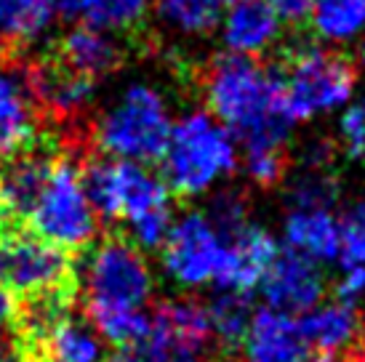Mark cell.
I'll use <instances>...</instances> for the list:
<instances>
[{"label": "cell", "instance_id": "cell-1", "mask_svg": "<svg viewBox=\"0 0 365 362\" xmlns=\"http://www.w3.org/2000/svg\"><path fill=\"white\" fill-rule=\"evenodd\" d=\"M205 104L216 120L245 150H285L291 125L283 93V75L243 53H219L203 75Z\"/></svg>", "mask_w": 365, "mask_h": 362}, {"label": "cell", "instance_id": "cell-2", "mask_svg": "<svg viewBox=\"0 0 365 362\" xmlns=\"http://www.w3.org/2000/svg\"><path fill=\"white\" fill-rule=\"evenodd\" d=\"M163 181L168 190L195 197L237 168L235 136L211 112H190L173 123L168 147L163 152Z\"/></svg>", "mask_w": 365, "mask_h": 362}, {"label": "cell", "instance_id": "cell-3", "mask_svg": "<svg viewBox=\"0 0 365 362\" xmlns=\"http://www.w3.org/2000/svg\"><path fill=\"white\" fill-rule=\"evenodd\" d=\"M171 112L163 93L147 83H133L96 123V144L118 160H160L171 139Z\"/></svg>", "mask_w": 365, "mask_h": 362}, {"label": "cell", "instance_id": "cell-4", "mask_svg": "<svg viewBox=\"0 0 365 362\" xmlns=\"http://www.w3.org/2000/svg\"><path fill=\"white\" fill-rule=\"evenodd\" d=\"M280 75L285 110L294 123L312 120L349 104L357 83L352 61L314 43H296L288 51L285 70Z\"/></svg>", "mask_w": 365, "mask_h": 362}, {"label": "cell", "instance_id": "cell-5", "mask_svg": "<svg viewBox=\"0 0 365 362\" xmlns=\"http://www.w3.org/2000/svg\"><path fill=\"white\" fill-rule=\"evenodd\" d=\"M32 232L61 251H81L99 232V216L83 190L81 168L70 157H56L38 200L27 213Z\"/></svg>", "mask_w": 365, "mask_h": 362}, {"label": "cell", "instance_id": "cell-6", "mask_svg": "<svg viewBox=\"0 0 365 362\" xmlns=\"http://www.w3.org/2000/svg\"><path fill=\"white\" fill-rule=\"evenodd\" d=\"M153 272L133 242L110 237L96 245L83 264L86 312L144 309L153 296Z\"/></svg>", "mask_w": 365, "mask_h": 362}, {"label": "cell", "instance_id": "cell-7", "mask_svg": "<svg viewBox=\"0 0 365 362\" xmlns=\"http://www.w3.org/2000/svg\"><path fill=\"white\" fill-rule=\"evenodd\" d=\"M0 285L11 296L35 299L46 293L72 291L75 269L67 251H61L35 232H0Z\"/></svg>", "mask_w": 365, "mask_h": 362}, {"label": "cell", "instance_id": "cell-8", "mask_svg": "<svg viewBox=\"0 0 365 362\" xmlns=\"http://www.w3.org/2000/svg\"><path fill=\"white\" fill-rule=\"evenodd\" d=\"M222 245V234L205 213H187L179 222H173L163 242L165 274L182 288H200L213 280Z\"/></svg>", "mask_w": 365, "mask_h": 362}, {"label": "cell", "instance_id": "cell-9", "mask_svg": "<svg viewBox=\"0 0 365 362\" xmlns=\"http://www.w3.org/2000/svg\"><path fill=\"white\" fill-rule=\"evenodd\" d=\"M27 86L38 112L59 123L78 120L91 107L96 90V81L70 70L53 56L27 64Z\"/></svg>", "mask_w": 365, "mask_h": 362}, {"label": "cell", "instance_id": "cell-10", "mask_svg": "<svg viewBox=\"0 0 365 362\" xmlns=\"http://www.w3.org/2000/svg\"><path fill=\"white\" fill-rule=\"evenodd\" d=\"M259 285L267 306L285 314L309 312L320 304L325 293V277L320 267L291 248L283 253L277 251Z\"/></svg>", "mask_w": 365, "mask_h": 362}, {"label": "cell", "instance_id": "cell-11", "mask_svg": "<svg viewBox=\"0 0 365 362\" xmlns=\"http://www.w3.org/2000/svg\"><path fill=\"white\" fill-rule=\"evenodd\" d=\"M274 256H277V242L272 234L262 227L245 224L240 232L224 237L222 256L211 282H216L219 291L251 293L262 282Z\"/></svg>", "mask_w": 365, "mask_h": 362}, {"label": "cell", "instance_id": "cell-12", "mask_svg": "<svg viewBox=\"0 0 365 362\" xmlns=\"http://www.w3.org/2000/svg\"><path fill=\"white\" fill-rule=\"evenodd\" d=\"M38 141V107L27 86V67L0 59V155H21Z\"/></svg>", "mask_w": 365, "mask_h": 362}, {"label": "cell", "instance_id": "cell-13", "mask_svg": "<svg viewBox=\"0 0 365 362\" xmlns=\"http://www.w3.org/2000/svg\"><path fill=\"white\" fill-rule=\"evenodd\" d=\"M240 349L245 362H307L309 357V343L299 328V320L272 306L251 314Z\"/></svg>", "mask_w": 365, "mask_h": 362}, {"label": "cell", "instance_id": "cell-14", "mask_svg": "<svg viewBox=\"0 0 365 362\" xmlns=\"http://www.w3.org/2000/svg\"><path fill=\"white\" fill-rule=\"evenodd\" d=\"M222 41L227 51L259 56L269 51L280 38L283 21L267 0H237L230 3V11L222 14Z\"/></svg>", "mask_w": 365, "mask_h": 362}, {"label": "cell", "instance_id": "cell-15", "mask_svg": "<svg viewBox=\"0 0 365 362\" xmlns=\"http://www.w3.org/2000/svg\"><path fill=\"white\" fill-rule=\"evenodd\" d=\"M115 197H118V219L133 224L150 213L171 211V190L155 176L144 162L118 160L115 157Z\"/></svg>", "mask_w": 365, "mask_h": 362}, {"label": "cell", "instance_id": "cell-16", "mask_svg": "<svg viewBox=\"0 0 365 362\" xmlns=\"http://www.w3.org/2000/svg\"><path fill=\"white\" fill-rule=\"evenodd\" d=\"M153 333L171 354L205 352V346L213 341L208 306H203L195 299L163 304L153 314Z\"/></svg>", "mask_w": 365, "mask_h": 362}, {"label": "cell", "instance_id": "cell-17", "mask_svg": "<svg viewBox=\"0 0 365 362\" xmlns=\"http://www.w3.org/2000/svg\"><path fill=\"white\" fill-rule=\"evenodd\" d=\"M53 59L67 64L70 70L81 72L91 81H99L104 75H110L120 67L123 53L120 46L112 41L110 32L96 30L91 24L83 27H72L51 53Z\"/></svg>", "mask_w": 365, "mask_h": 362}, {"label": "cell", "instance_id": "cell-18", "mask_svg": "<svg viewBox=\"0 0 365 362\" xmlns=\"http://www.w3.org/2000/svg\"><path fill=\"white\" fill-rule=\"evenodd\" d=\"M299 328L304 333L309 349H320L323 354H334L339 349H346L360 338L363 320L352 304L331 301L317 304L309 312H304Z\"/></svg>", "mask_w": 365, "mask_h": 362}, {"label": "cell", "instance_id": "cell-19", "mask_svg": "<svg viewBox=\"0 0 365 362\" xmlns=\"http://www.w3.org/2000/svg\"><path fill=\"white\" fill-rule=\"evenodd\" d=\"M56 157L46 155V150H27L19 155V160L11 165L6 173H0V202L6 213L14 219H27L32 205L41 195L43 184L51 173Z\"/></svg>", "mask_w": 365, "mask_h": 362}, {"label": "cell", "instance_id": "cell-20", "mask_svg": "<svg viewBox=\"0 0 365 362\" xmlns=\"http://www.w3.org/2000/svg\"><path fill=\"white\" fill-rule=\"evenodd\" d=\"M24 357H38L41 362H107L102 336L93 331V325L75 320L72 314L61 317L38 349Z\"/></svg>", "mask_w": 365, "mask_h": 362}, {"label": "cell", "instance_id": "cell-21", "mask_svg": "<svg viewBox=\"0 0 365 362\" xmlns=\"http://www.w3.org/2000/svg\"><path fill=\"white\" fill-rule=\"evenodd\" d=\"M285 242L291 251L302 253L314 264L336 262L341 253L339 222L331 216V211H299V208H294L285 219Z\"/></svg>", "mask_w": 365, "mask_h": 362}, {"label": "cell", "instance_id": "cell-22", "mask_svg": "<svg viewBox=\"0 0 365 362\" xmlns=\"http://www.w3.org/2000/svg\"><path fill=\"white\" fill-rule=\"evenodd\" d=\"M314 35L325 43H352L365 32V0H312Z\"/></svg>", "mask_w": 365, "mask_h": 362}, {"label": "cell", "instance_id": "cell-23", "mask_svg": "<svg viewBox=\"0 0 365 362\" xmlns=\"http://www.w3.org/2000/svg\"><path fill=\"white\" fill-rule=\"evenodd\" d=\"M251 301L248 293L222 291L219 299L208 304V320H211V338L224 354H237L243 346L245 331L251 322Z\"/></svg>", "mask_w": 365, "mask_h": 362}, {"label": "cell", "instance_id": "cell-24", "mask_svg": "<svg viewBox=\"0 0 365 362\" xmlns=\"http://www.w3.org/2000/svg\"><path fill=\"white\" fill-rule=\"evenodd\" d=\"M53 14L43 0H0V35L11 46H30L46 35Z\"/></svg>", "mask_w": 365, "mask_h": 362}, {"label": "cell", "instance_id": "cell-25", "mask_svg": "<svg viewBox=\"0 0 365 362\" xmlns=\"http://www.w3.org/2000/svg\"><path fill=\"white\" fill-rule=\"evenodd\" d=\"M155 14L179 35H208L222 21V0H155Z\"/></svg>", "mask_w": 365, "mask_h": 362}, {"label": "cell", "instance_id": "cell-26", "mask_svg": "<svg viewBox=\"0 0 365 362\" xmlns=\"http://www.w3.org/2000/svg\"><path fill=\"white\" fill-rule=\"evenodd\" d=\"M339 179L331 168H304L288 184V200L299 211H331L339 200Z\"/></svg>", "mask_w": 365, "mask_h": 362}, {"label": "cell", "instance_id": "cell-27", "mask_svg": "<svg viewBox=\"0 0 365 362\" xmlns=\"http://www.w3.org/2000/svg\"><path fill=\"white\" fill-rule=\"evenodd\" d=\"M153 0H86L81 16L104 32H128L139 27Z\"/></svg>", "mask_w": 365, "mask_h": 362}, {"label": "cell", "instance_id": "cell-28", "mask_svg": "<svg viewBox=\"0 0 365 362\" xmlns=\"http://www.w3.org/2000/svg\"><path fill=\"white\" fill-rule=\"evenodd\" d=\"M88 317H91L93 331L115 346L142 341L153 331V317L144 309H96V312H88Z\"/></svg>", "mask_w": 365, "mask_h": 362}, {"label": "cell", "instance_id": "cell-29", "mask_svg": "<svg viewBox=\"0 0 365 362\" xmlns=\"http://www.w3.org/2000/svg\"><path fill=\"white\" fill-rule=\"evenodd\" d=\"M208 222L216 227V232L224 237H230L235 232H240L248 224V202H245L243 192L224 190L208 205Z\"/></svg>", "mask_w": 365, "mask_h": 362}, {"label": "cell", "instance_id": "cell-30", "mask_svg": "<svg viewBox=\"0 0 365 362\" xmlns=\"http://www.w3.org/2000/svg\"><path fill=\"white\" fill-rule=\"evenodd\" d=\"M288 171V152L274 150V147H262V150H245V173L248 179L269 190L283 181Z\"/></svg>", "mask_w": 365, "mask_h": 362}, {"label": "cell", "instance_id": "cell-31", "mask_svg": "<svg viewBox=\"0 0 365 362\" xmlns=\"http://www.w3.org/2000/svg\"><path fill=\"white\" fill-rule=\"evenodd\" d=\"M339 242L344 264H365V200L349 205L339 222Z\"/></svg>", "mask_w": 365, "mask_h": 362}, {"label": "cell", "instance_id": "cell-32", "mask_svg": "<svg viewBox=\"0 0 365 362\" xmlns=\"http://www.w3.org/2000/svg\"><path fill=\"white\" fill-rule=\"evenodd\" d=\"M339 141L346 157H365V101L349 104L339 118Z\"/></svg>", "mask_w": 365, "mask_h": 362}, {"label": "cell", "instance_id": "cell-33", "mask_svg": "<svg viewBox=\"0 0 365 362\" xmlns=\"http://www.w3.org/2000/svg\"><path fill=\"white\" fill-rule=\"evenodd\" d=\"M171 357V352L163 346V341L150 331L147 338L128 346H118V352L112 354L107 362H165Z\"/></svg>", "mask_w": 365, "mask_h": 362}, {"label": "cell", "instance_id": "cell-34", "mask_svg": "<svg viewBox=\"0 0 365 362\" xmlns=\"http://www.w3.org/2000/svg\"><path fill=\"white\" fill-rule=\"evenodd\" d=\"M365 293V264H344L341 277L334 285L336 301H344L355 306Z\"/></svg>", "mask_w": 365, "mask_h": 362}, {"label": "cell", "instance_id": "cell-35", "mask_svg": "<svg viewBox=\"0 0 365 362\" xmlns=\"http://www.w3.org/2000/svg\"><path fill=\"white\" fill-rule=\"evenodd\" d=\"M334 150L336 147L328 139L309 141L304 150H302V162H304V168H331Z\"/></svg>", "mask_w": 365, "mask_h": 362}, {"label": "cell", "instance_id": "cell-36", "mask_svg": "<svg viewBox=\"0 0 365 362\" xmlns=\"http://www.w3.org/2000/svg\"><path fill=\"white\" fill-rule=\"evenodd\" d=\"M272 11L280 16V21H288V24H302L309 16V9H312V0H267Z\"/></svg>", "mask_w": 365, "mask_h": 362}, {"label": "cell", "instance_id": "cell-37", "mask_svg": "<svg viewBox=\"0 0 365 362\" xmlns=\"http://www.w3.org/2000/svg\"><path fill=\"white\" fill-rule=\"evenodd\" d=\"M48 9H51L53 16H78L83 11V6H86V0H43Z\"/></svg>", "mask_w": 365, "mask_h": 362}, {"label": "cell", "instance_id": "cell-38", "mask_svg": "<svg viewBox=\"0 0 365 362\" xmlns=\"http://www.w3.org/2000/svg\"><path fill=\"white\" fill-rule=\"evenodd\" d=\"M16 309H19L16 299L0 285V328H6V325H11V322L16 320Z\"/></svg>", "mask_w": 365, "mask_h": 362}, {"label": "cell", "instance_id": "cell-39", "mask_svg": "<svg viewBox=\"0 0 365 362\" xmlns=\"http://www.w3.org/2000/svg\"><path fill=\"white\" fill-rule=\"evenodd\" d=\"M352 362H365V328L360 333V338L355 341V352H352Z\"/></svg>", "mask_w": 365, "mask_h": 362}, {"label": "cell", "instance_id": "cell-40", "mask_svg": "<svg viewBox=\"0 0 365 362\" xmlns=\"http://www.w3.org/2000/svg\"><path fill=\"white\" fill-rule=\"evenodd\" d=\"M165 362H205L200 354H190V352H179V354H171Z\"/></svg>", "mask_w": 365, "mask_h": 362}, {"label": "cell", "instance_id": "cell-41", "mask_svg": "<svg viewBox=\"0 0 365 362\" xmlns=\"http://www.w3.org/2000/svg\"><path fill=\"white\" fill-rule=\"evenodd\" d=\"M357 61L365 64V32L360 35V43H357Z\"/></svg>", "mask_w": 365, "mask_h": 362}, {"label": "cell", "instance_id": "cell-42", "mask_svg": "<svg viewBox=\"0 0 365 362\" xmlns=\"http://www.w3.org/2000/svg\"><path fill=\"white\" fill-rule=\"evenodd\" d=\"M9 222H11V216L6 213V208H3V202H0V232L9 229Z\"/></svg>", "mask_w": 365, "mask_h": 362}, {"label": "cell", "instance_id": "cell-43", "mask_svg": "<svg viewBox=\"0 0 365 362\" xmlns=\"http://www.w3.org/2000/svg\"><path fill=\"white\" fill-rule=\"evenodd\" d=\"M309 362V360H307ZM312 362H339L336 357H331V354H323V357H317V360H312Z\"/></svg>", "mask_w": 365, "mask_h": 362}, {"label": "cell", "instance_id": "cell-44", "mask_svg": "<svg viewBox=\"0 0 365 362\" xmlns=\"http://www.w3.org/2000/svg\"><path fill=\"white\" fill-rule=\"evenodd\" d=\"M21 362H41V360H38V357H24Z\"/></svg>", "mask_w": 365, "mask_h": 362}, {"label": "cell", "instance_id": "cell-45", "mask_svg": "<svg viewBox=\"0 0 365 362\" xmlns=\"http://www.w3.org/2000/svg\"><path fill=\"white\" fill-rule=\"evenodd\" d=\"M0 360H3V341H0Z\"/></svg>", "mask_w": 365, "mask_h": 362}, {"label": "cell", "instance_id": "cell-46", "mask_svg": "<svg viewBox=\"0 0 365 362\" xmlns=\"http://www.w3.org/2000/svg\"><path fill=\"white\" fill-rule=\"evenodd\" d=\"M222 3H237V0H222Z\"/></svg>", "mask_w": 365, "mask_h": 362}, {"label": "cell", "instance_id": "cell-47", "mask_svg": "<svg viewBox=\"0 0 365 362\" xmlns=\"http://www.w3.org/2000/svg\"><path fill=\"white\" fill-rule=\"evenodd\" d=\"M0 362H9V360H0Z\"/></svg>", "mask_w": 365, "mask_h": 362}]
</instances>
